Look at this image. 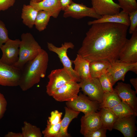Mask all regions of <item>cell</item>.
Here are the masks:
<instances>
[{"instance_id": "17", "label": "cell", "mask_w": 137, "mask_h": 137, "mask_svg": "<svg viewBox=\"0 0 137 137\" xmlns=\"http://www.w3.org/2000/svg\"><path fill=\"white\" fill-rule=\"evenodd\" d=\"M80 121V132L82 134L86 131L96 130L102 127L98 112L84 114L81 117Z\"/></svg>"}, {"instance_id": "37", "label": "cell", "mask_w": 137, "mask_h": 137, "mask_svg": "<svg viewBox=\"0 0 137 137\" xmlns=\"http://www.w3.org/2000/svg\"><path fill=\"white\" fill-rule=\"evenodd\" d=\"M15 0H0V11H4L13 6Z\"/></svg>"}, {"instance_id": "2", "label": "cell", "mask_w": 137, "mask_h": 137, "mask_svg": "<svg viewBox=\"0 0 137 137\" xmlns=\"http://www.w3.org/2000/svg\"><path fill=\"white\" fill-rule=\"evenodd\" d=\"M48 61V53L42 49L35 58L25 64L21 70L19 85L22 91L30 89L45 77Z\"/></svg>"}, {"instance_id": "36", "label": "cell", "mask_w": 137, "mask_h": 137, "mask_svg": "<svg viewBox=\"0 0 137 137\" xmlns=\"http://www.w3.org/2000/svg\"><path fill=\"white\" fill-rule=\"evenodd\" d=\"M7 102L4 95L0 92V120L3 117L7 110Z\"/></svg>"}, {"instance_id": "41", "label": "cell", "mask_w": 137, "mask_h": 137, "mask_svg": "<svg viewBox=\"0 0 137 137\" xmlns=\"http://www.w3.org/2000/svg\"><path fill=\"white\" fill-rule=\"evenodd\" d=\"M44 0H30V2L33 3H36L41 2Z\"/></svg>"}, {"instance_id": "14", "label": "cell", "mask_w": 137, "mask_h": 137, "mask_svg": "<svg viewBox=\"0 0 137 137\" xmlns=\"http://www.w3.org/2000/svg\"><path fill=\"white\" fill-rule=\"evenodd\" d=\"M80 88L79 83L75 81H72L58 89L52 96L57 101H71L78 96Z\"/></svg>"}, {"instance_id": "38", "label": "cell", "mask_w": 137, "mask_h": 137, "mask_svg": "<svg viewBox=\"0 0 137 137\" xmlns=\"http://www.w3.org/2000/svg\"><path fill=\"white\" fill-rule=\"evenodd\" d=\"M60 1L61 10L63 11L73 2L72 0H60Z\"/></svg>"}, {"instance_id": "23", "label": "cell", "mask_w": 137, "mask_h": 137, "mask_svg": "<svg viewBox=\"0 0 137 137\" xmlns=\"http://www.w3.org/2000/svg\"><path fill=\"white\" fill-rule=\"evenodd\" d=\"M110 62L105 60L91 61L90 63V70L92 77L98 78L104 73L108 71Z\"/></svg>"}, {"instance_id": "25", "label": "cell", "mask_w": 137, "mask_h": 137, "mask_svg": "<svg viewBox=\"0 0 137 137\" xmlns=\"http://www.w3.org/2000/svg\"><path fill=\"white\" fill-rule=\"evenodd\" d=\"M121 101L113 89L112 92L104 93L100 107L111 109Z\"/></svg>"}, {"instance_id": "8", "label": "cell", "mask_w": 137, "mask_h": 137, "mask_svg": "<svg viewBox=\"0 0 137 137\" xmlns=\"http://www.w3.org/2000/svg\"><path fill=\"white\" fill-rule=\"evenodd\" d=\"M21 70L9 65L0 60V85L4 86L16 87L19 85Z\"/></svg>"}, {"instance_id": "32", "label": "cell", "mask_w": 137, "mask_h": 137, "mask_svg": "<svg viewBox=\"0 0 137 137\" xmlns=\"http://www.w3.org/2000/svg\"><path fill=\"white\" fill-rule=\"evenodd\" d=\"M107 130L102 127L96 130L86 131L82 135L85 137H106Z\"/></svg>"}, {"instance_id": "28", "label": "cell", "mask_w": 137, "mask_h": 137, "mask_svg": "<svg viewBox=\"0 0 137 137\" xmlns=\"http://www.w3.org/2000/svg\"><path fill=\"white\" fill-rule=\"evenodd\" d=\"M111 109L118 118H122L133 115H135L134 112L130 107L122 101Z\"/></svg>"}, {"instance_id": "26", "label": "cell", "mask_w": 137, "mask_h": 137, "mask_svg": "<svg viewBox=\"0 0 137 137\" xmlns=\"http://www.w3.org/2000/svg\"><path fill=\"white\" fill-rule=\"evenodd\" d=\"M21 130L23 137H41L43 135L39 128L26 121L24 122Z\"/></svg>"}, {"instance_id": "18", "label": "cell", "mask_w": 137, "mask_h": 137, "mask_svg": "<svg viewBox=\"0 0 137 137\" xmlns=\"http://www.w3.org/2000/svg\"><path fill=\"white\" fill-rule=\"evenodd\" d=\"M29 4L38 11L47 12L51 17L55 18H57L62 10L60 0H44L36 3L30 2Z\"/></svg>"}, {"instance_id": "40", "label": "cell", "mask_w": 137, "mask_h": 137, "mask_svg": "<svg viewBox=\"0 0 137 137\" xmlns=\"http://www.w3.org/2000/svg\"><path fill=\"white\" fill-rule=\"evenodd\" d=\"M130 82L134 87L135 91L137 93V78H132L131 79Z\"/></svg>"}, {"instance_id": "39", "label": "cell", "mask_w": 137, "mask_h": 137, "mask_svg": "<svg viewBox=\"0 0 137 137\" xmlns=\"http://www.w3.org/2000/svg\"><path fill=\"white\" fill-rule=\"evenodd\" d=\"M5 137H23L21 132L16 133L12 131L9 132L4 136Z\"/></svg>"}, {"instance_id": "19", "label": "cell", "mask_w": 137, "mask_h": 137, "mask_svg": "<svg viewBox=\"0 0 137 137\" xmlns=\"http://www.w3.org/2000/svg\"><path fill=\"white\" fill-rule=\"evenodd\" d=\"M128 14L122 10L118 13L102 16L100 19L89 21L88 24L91 25L96 23H110L121 24L129 27L130 21Z\"/></svg>"}, {"instance_id": "31", "label": "cell", "mask_w": 137, "mask_h": 137, "mask_svg": "<svg viewBox=\"0 0 137 137\" xmlns=\"http://www.w3.org/2000/svg\"><path fill=\"white\" fill-rule=\"evenodd\" d=\"M118 5L123 10L129 13L137 10L136 0H118Z\"/></svg>"}, {"instance_id": "6", "label": "cell", "mask_w": 137, "mask_h": 137, "mask_svg": "<svg viewBox=\"0 0 137 137\" xmlns=\"http://www.w3.org/2000/svg\"><path fill=\"white\" fill-rule=\"evenodd\" d=\"M66 104L68 108L82 112L84 114L97 112L100 108L99 103L91 100L87 95L81 93L74 100L66 102Z\"/></svg>"}, {"instance_id": "7", "label": "cell", "mask_w": 137, "mask_h": 137, "mask_svg": "<svg viewBox=\"0 0 137 137\" xmlns=\"http://www.w3.org/2000/svg\"><path fill=\"white\" fill-rule=\"evenodd\" d=\"M79 83L84 94L91 100L102 102L104 92L98 78L81 80Z\"/></svg>"}, {"instance_id": "4", "label": "cell", "mask_w": 137, "mask_h": 137, "mask_svg": "<svg viewBox=\"0 0 137 137\" xmlns=\"http://www.w3.org/2000/svg\"><path fill=\"white\" fill-rule=\"evenodd\" d=\"M47 77L49 80L46 87V92L50 96L58 89L67 83L72 81H76L73 76L64 67L52 70Z\"/></svg>"}, {"instance_id": "3", "label": "cell", "mask_w": 137, "mask_h": 137, "mask_svg": "<svg viewBox=\"0 0 137 137\" xmlns=\"http://www.w3.org/2000/svg\"><path fill=\"white\" fill-rule=\"evenodd\" d=\"M21 38L19 59L13 66L21 70L27 62L35 58L42 49L30 33H22Z\"/></svg>"}, {"instance_id": "35", "label": "cell", "mask_w": 137, "mask_h": 137, "mask_svg": "<svg viewBox=\"0 0 137 137\" xmlns=\"http://www.w3.org/2000/svg\"><path fill=\"white\" fill-rule=\"evenodd\" d=\"M130 21L129 33L132 34L137 29V10L129 13Z\"/></svg>"}, {"instance_id": "13", "label": "cell", "mask_w": 137, "mask_h": 137, "mask_svg": "<svg viewBox=\"0 0 137 137\" xmlns=\"http://www.w3.org/2000/svg\"><path fill=\"white\" fill-rule=\"evenodd\" d=\"M127 39L119 55V60L129 63H137V29Z\"/></svg>"}, {"instance_id": "33", "label": "cell", "mask_w": 137, "mask_h": 137, "mask_svg": "<svg viewBox=\"0 0 137 137\" xmlns=\"http://www.w3.org/2000/svg\"><path fill=\"white\" fill-rule=\"evenodd\" d=\"M9 39L8 31L5 25L0 20V50L2 46Z\"/></svg>"}, {"instance_id": "15", "label": "cell", "mask_w": 137, "mask_h": 137, "mask_svg": "<svg viewBox=\"0 0 137 137\" xmlns=\"http://www.w3.org/2000/svg\"><path fill=\"white\" fill-rule=\"evenodd\" d=\"M136 116L133 115L118 118L114 124L113 129L120 131L125 137H134L137 130Z\"/></svg>"}, {"instance_id": "22", "label": "cell", "mask_w": 137, "mask_h": 137, "mask_svg": "<svg viewBox=\"0 0 137 137\" xmlns=\"http://www.w3.org/2000/svg\"><path fill=\"white\" fill-rule=\"evenodd\" d=\"M38 11L30 5H23L21 15L23 23L30 28L35 25Z\"/></svg>"}, {"instance_id": "12", "label": "cell", "mask_w": 137, "mask_h": 137, "mask_svg": "<svg viewBox=\"0 0 137 137\" xmlns=\"http://www.w3.org/2000/svg\"><path fill=\"white\" fill-rule=\"evenodd\" d=\"M110 63L107 71L112 78L113 85L119 80L124 81L128 72L131 71L137 73V63H129L121 62L118 60Z\"/></svg>"}, {"instance_id": "29", "label": "cell", "mask_w": 137, "mask_h": 137, "mask_svg": "<svg viewBox=\"0 0 137 137\" xmlns=\"http://www.w3.org/2000/svg\"><path fill=\"white\" fill-rule=\"evenodd\" d=\"M98 78L104 93L113 91V79L108 71L103 73Z\"/></svg>"}, {"instance_id": "30", "label": "cell", "mask_w": 137, "mask_h": 137, "mask_svg": "<svg viewBox=\"0 0 137 137\" xmlns=\"http://www.w3.org/2000/svg\"><path fill=\"white\" fill-rule=\"evenodd\" d=\"M61 122L55 125H51L47 122L46 127L42 132L44 136L59 137L61 128Z\"/></svg>"}, {"instance_id": "20", "label": "cell", "mask_w": 137, "mask_h": 137, "mask_svg": "<svg viewBox=\"0 0 137 137\" xmlns=\"http://www.w3.org/2000/svg\"><path fill=\"white\" fill-rule=\"evenodd\" d=\"M91 61L78 54L75 59L72 61L75 65L74 69L81 80L87 79L92 77L90 70Z\"/></svg>"}, {"instance_id": "11", "label": "cell", "mask_w": 137, "mask_h": 137, "mask_svg": "<svg viewBox=\"0 0 137 137\" xmlns=\"http://www.w3.org/2000/svg\"><path fill=\"white\" fill-rule=\"evenodd\" d=\"M64 11L63 16L80 19L88 17L98 19L102 16L97 14L93 8L89 7L83 4L73 2Z\"/></svg>"}, {"instance_id": "1", "label": "cell", "mask_w": 137, "mask_h": 137, "mask_svg": "<svg viewBox=\"0 0 137 137\" xmlns=\"http://www.w3.org/2000/svg\"><path fill=\"white\" fill-rule=\"evenodd\" d=\"M91 26L78 54L91 61L105 60L111 62L118 60L120 52L127 39L128 26L110 23Z\"/></svg>"}, {"instance_id": "9", "label": "cell", "mask_w": 137, "mask_h": 137, "mask_svg": "<svg viewBox=\"0 0 137 137\" xmlns=\"http://www.w3.org/2000/svg\"><path fill=\"white\" fill-rule=\"evenodd\" d=\"M114 90L122 101L131 109L135 115L137 116V93L132 90L129 84L118 82Z\"/></svg>"}, {"instance_id": "16", "label": "cell", "mask_w": 137, "mask_h": 137, "mask_svg": "<svg viewBox=\"0 0 137 137\" xmlns=\"http://www.w3.org/2000/svg\"><path fill=\"white\" fill-rule=\"evenodd\" d=\"M92 7L101 16L118 13L121 8L118 4L113 0H91Z\"/></svg>"}, {"instance_id": "10", "label": "cell", "mask_w": 137, "mask_h": 137, "mask_svg": "<svg viewBox=\"0 0 137 137\" xmlns=\"http://www.w3.org/2000/svg\"><path fill=\"white\" fill-rule=\"evenodd\" d=\"M21 40L9 39L1 46L2 56L0 60L7 65L13 66L18 60Z\"/></svg>"}, {"instance_id": "5", "label": "cell", "mask_w": 137, "mask_h": 137, "mask_svg": "<svg viewBox=\"0 0 137 137\" xmlns=\"http://www.w3.org/2000/svg\"><path fill=\"white\" fill-rule=\"evenodd\" d=\"M47 47L49 50L56 54L62 63L63 67L67 70L75 79L77 82H80V78L74 70L72 66V62L67 55L68 49H73L74 44L70 42H65L60 47H56L53 43H47Z\"/></svg>"}, {"instance_id": "27", "label": "cell", "mask_w": 137, "mask_h": 137, "mask_svg": "<svg viewBox=\"0 0 137 137\" xmlns=\"http://www.w3.org/2000/svg\"><path fill=\"white\" fill-rule=\"evenodd\" d=\"M51 16L47 12L43 10L39 11L35 23L36 28L39 31L46 28Z\"/></svg>"}, {"instance_id": "21", "label": "cell", "mask_w": 137, "mask_h": 137, "mask_svg": "<svg viewBox=\"0 0 137 137\" xmlns=\"http://www.w3.org/2000/svg\"><path fill=\"white\" fill-rule=\"evenodd\" d=\"M65 114L61 122V128L59 137H69L70 136L67 132V129L71 122L74 118L77 117L80 112L72 110L67 107H64Z\"/></svg>"}, {"instance_id": "24", "label": "cell", "mask_w": 137, "mask_h": 137, "mask_svg": "<svg viewBox=\"0 0 137 137\" xmlns=\"http://www.w3.org/2000/svg\"><path fill=\"white\" fill-rule=\"evenodd\" d=\"M102 126L109 131H111L113 125L118 118L111 109L101 108L98 112Z\"/></svg>"}, {"instance_id": "34", "label": "cell", "mask_w": 137, "mask_h": 137, "mask_svg": "<svg viewBox=\"0 0 137 137\" xmlns=\"http://www.w3.org/2000/svg\"><path fill=\"white\" fill-rule=\"evenodd\" d=\"M62 113L57 110L52 111L50 116L48 117L47 122L51 125L57 124L61 122Z\"/></svg>"}]
</instances>
